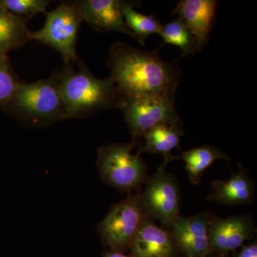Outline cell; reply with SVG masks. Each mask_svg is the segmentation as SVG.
I'll return each instance as SVG.
<instances>
[{"instance_id": "6da1fadb", "label": "cell", "mask_w": 257, "mask_h": 257, "mask_svg": "<svg viewBox=\"0 0 257 257\" xmlns=\"http://www.w3.org/2000/svg\"><path fill=\"white\" fill-rule=\"evenodd\" d=\"M107 66L121 97H175L180 69L175 62L164 60L157 51L140 50L116 42L109 50Z\"/></svg>"}, {"instance_id": "7a4b0ae2", "label": "cell", "mask_w": 257, "mask_h": 257, "mask_svg": "<svg viewBox=\"0 0 257 257\" xmlns=\"http://www.w3.org/2000/svg\"><path fill=\"white\" fill-rule=\"evenodd\" d=\"M78 68L64 64L58 71V87L67 119H84L111 109H119L120 96L110 77H95L82 61Z\"/></svg>"}, {"instance_id": "3957f363", "label": "cell", "mask_w": 257, "mask_h": 257, "mask_svg": "<svg viewBox=\"0 0 257 257\" xmlns=\"http://www.w3.org/2000/svg\"><path fill=\"white\" fill-rule=\"evenodd\" d=\"M2 109L25 126H43L67 119L58 87L57 71L36 82L22 81Z\"/></svg>"}, {"instance_id": "277c9868", "label": "cell", "mask_w": 257, "mask_h": 257, "mask_svg": "<svg viewBox=\"0 0 257 257\" xmlns=\"http://www.w3.org/2000/svg\"><path fill=\"white\" fill-rule=\"evenodd\" d=\"M135 142L111 143L98 148L97 168L103 182L121 192L138 191L146 182L147 165L140 152L132 153Z\"/></svg>"}, {"instance_id": "5b68a950", "label": "cell", "mask_w": 257, "mask_h": 257, "mask_svg": "<svg viewBox=\"0 0 257 257\" xmlns=\"http://www.w3.org/2000/svg\"><path fill=\"white\" fill-rule=\"evenodd\" d=\"M46 20L40 30L31 32V41L42 42L62 55L64 64L79 60L77 52V35L83 20L72 2H61L52 11L47 12Z\"/></svg>"}, {"instance_id": "8992f818", "label": "cell", "mask_w": 257, "mask_h": 257, "mask_svg": "<svg viewBox=\"0 0 257 257\" xmlns=\"http://www.w3.org/2000/svg\"><path fill=\"white\" fill-rule=\"evenodd\" d=\"M175 97H121L119 109L124 114L133 140L143 138L160 124H182L175 108Z\"/></svg>"}, {"instance_id": "52a82bcc", "label": "cell", "mask_w": 257, "mask_h": 257, "mask_svg": "<svg viewBox=\"0 0 257 257\" xmlns=\"http://www.w3.org/2000/svg\"><path fill=\"white\" fill-rule=\"evenodd\" d=\"M145 217L140 202V193L115 204L98 226L102 242L111 251L124 253Z\"/></svg>"}, {"instance_id": "ba28073f", "label": "cell", "mask_w": 257, "mask_h": 257, "mask_svg": "<svg viewBox=\"0 0 257 257\" xmlns=\"http://www.w3.org/2000/svg\"><path fill=\"white\" fill-rule=\"evenodd\" d=\"M165 163L147 179L145 190L140 194L144 214L150 219L171 226L179 217L180 191L175 177L166 172Z\"/></svg>"}, {"instance_id": "9c48e42d", "label": "cell", "mask_w": 257, "mask_h": 257, "mask_svg": "<svg viewBox=\"0 0 257 257\" xmlns=\"http://www.w3.org/2000/svg\"><path fill=\"white\" fill-rule=\"evenodd\" d=\"M211 215L202 213L189 217L179 216L173 224L171 234L177 249L187 257H207L209 248V223Z\"/></svg>"}, {"instance_id": "30bf717a", "label": "cell", "mask_w": 257, "mask_h": 257, "mask_svg": "<svg viewBox=\"0 0 257 257\" xmlns=\"http://www.w3.org/2000/svg\"><path fill=\"white\" fill-rule=\"evenodd\" d=\"M209 232L210 253L226 256L252 237L253 226L248 216H234L221 219L212 216Z\"/></svg>"}, {"instance_id": "8fae6325", "label": "cell", "mask_w": 257, "mask_h": 257, "mask_svg": "<svg viewBox=\"0 0 257 257\" xmlns=\"http://www.w3.org/2000/svg\"><path fill=\"white\" fill-rule=\"evenodd\" d=\"M72 3L83 22L98 32H119L135 39L125 23L119 0H77Z\"/></svg>"}, {"instance_id": "7c38bea8", "label": "cell", "mask_w": 257, "mask_h": 257, "mask_svg": "<svg viewBox=\"0 0 257 257\" xmlns=\"http://www.w3.org/2000/svg\"><path fill=\"white\" fill-rule=\"evenodd\" d=\"M131 257H175L177 249L172 234L145 217L130 248Z\"/></svg>"}, {"instance_id": "4fadbf2b", "label": "cell", "mask_w": 257, "mask_h": 257, "mask_svg": "<svg viewBox=\"0 0 257 257\" xmlns=\"http://www.w3.org/2000/svg\"><path fill=\"white\" fill-rule=\"evenodd\" d=\"M216 8L215 0H182L172 12L197 39L200 50L209 39L215 21Z\"/></svg>"}, {"instance_id": "5bb4252c", "label": "cell", "mask_w": 257, "mask_h": 257, "mask_svg": "<svg viewBox=\"0 0 257 257\" xmlns=\"http://www.w3.org/2000/svg\"><path fill=\"white\" fill-rule=\"evenodd\" d=\"M254 186L246 171L241 167L238 173L226 180H216L211 184L208 199L228 206L243 205L252 203Z\"/></svg>"}, {"instance_id": "9a60e30c", "label": "cell", "mask_w": 257, "mask_h": 257, "mask_svg": "<svg viewBox=\"0 0 257 257\" xmlns=\"http://www.w3.org/2000/svg\"><path fill=\"white\" fill-rule=\"evenodd\" d=\"M182 126V124H163L152 128L143 137L145 143L138 152L151 155L160 154L165 158L164 163L167 165L175 159L171 152L179 148L183 135Z\"/></svg>"}, {"instance_id": "2e32d148", "label": "cell", "mask_w": 257, "mask_h": 257, "mask_svg": "<svg viewBox=\"0 0 257 257\" xmlns=\"http://www.w3.org/2000/svg\"><path fill=\"white\" fill-rule=\"evenodd\" d=\"M31 18L18 16L0 6V55H8L31 41L28 22Z\"/></svg>"}, {"instance_id": "e0dca14e", "label": "cell", "mask_w": 257, "mask_h": 257, "mask_svg": "<svg viewBox=\"0 0 257 257\" xmlns=\"http://www.w3.org/2000/svg\"><path fill=\"white\" fill-rule=\"evenodd\" d=\"M179 157L184 160L191 182L194 184L200 183L204 172L216 160H230L226 152L211 145L194 147L182 152Z\"/></svg>"}, {"instance_id": "ac0fdd59", "label": "cell", "mask_w": 257, "mask_h": 257, "mask_svg": "<svg viewBox=\"0 0 257 257\" xmlns=\"http://www.w3.org/2000/svg\"><path fill=\"white\" fill-rule=\"evenodd\" d=\"M139 4L135 2L122 1L121 10L125 23L137 41L145 45L147 37L160 33L162 25L154 15H147L135 10Z\"/></svg>"}, {"instance_id": "d6986e66", "label": "cell", "mask_w": 257, "mask_h": 257, "mask_svg": "<svg viewBox=\"0 0 257 257\" xmlns=\"http://www.w3.org/2000/svg\"><path fill=\"white\" fill-rule=\"evenodd\" d=\"M159 35L162 37L164 44L179 47L182 57L193 55L200 50L197 39L178 18L162 25Z\"/></svg>"}, {"instance_id": "ffe728a7", "label": "cell", "mask_w": 257, "mask_h": 257, "mask_svg": "<svg viewBox=\"0 0 257 257\" xmlns=\"http://www.w3.org/2000/svg\"><path fill=\"white\" fill-rule=\"evenodd\" d=\"M21 82L8 56L0 55V108L9 101Z\"/></svg>"}, {"instance_id": "44dd1931", "label": "cell", "mask_w": 257, "mask_h": 257, "mask_svg": "<svg viewBox=\"0 0 257 257\" xmlns=\"http://www.w3.org/2000/svg\"><path fill=\"white\" fill-rule=\"evenodd\" d=\"M49 0H0V6L15 15L32 18L39 13L46 14Z\"/></svg>"}, {"instance_id": "7402d4cb", "label": "cell", "mask_w": 257, "mask_h": 257, "mask_svg": "<svg viewBox=\"0 0 257 257\" xmlns=\"http://www.w3.org/2000/svg\"><path fill=\"white\" fill-rule=\"evenodd\" d=\"M236 257H257L256 243L243 246Z\"/></svg>"}, {"instance_id": "603a6c76", "label": "cell", "mask_w": 257, "mask_h": 257, "mask_svg": "<svg viewBox=\"0 0 257 257\" xmlns=\"http://www.w3.org/2000/svg\"><path fill=\"white\" fill-rule=\"evenodd\" d=\"M104 257H131L126 256L124 253L118 252V251H109L104 253Z\"/></svg>"}]
</instances>
